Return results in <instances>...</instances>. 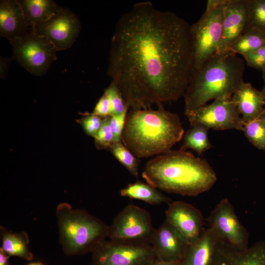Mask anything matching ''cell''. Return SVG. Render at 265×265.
I'll return each mask as SVG.
<instances>
[{
	"instance_id": "33",
	"label": "cell",
	"mask_w": 265,
	"mask_h": 265,
	"mask_svg": "<svg viewBox=\"0 0 265 265\" xmlns=\"http://www.w3.org/2000/svg\"><path fill=\"white\" fill-rule=\"evenodd\" d=\"M92 113L105 118L112 115L110 102L105 93L97 103Z\"/></svg>"
},
{
	"instance_id": "6",
	"label": "cell",
	"mask_w": 265,
	"mask_h": 265,
	"mask_svg": "<svg viewBox=\"0 0 265 265\" xmlns=\"http://www.w3.org/2000/svg\"><path fill=\"white\" fill-rule=\"evenodd\" d=\"M227 0H209L205 12L190 26L192 68L201 66L217 52Z\"/></svg>"
},
{
	"instance_id": "35",
	"label": "cell",
	"mask_w": 265,
	"mask_h": 265,
	"mask_svg": "<svg viewBox=\"0 0 265 265\" xmlns=\"http://www.w3.org/2000/svg\"><path fill=\"white\" fill-rule=\"evenodd\" d=\"M10 257L0 248V265H9L8 260Z\"/></svg>"
},
{
	"instance_id": "3",
	"label": "cell",
	"mask_w": 265,
	"mask_h": 265,
	"mask_svg": "<svg viewBox=\"0 0 265 265\" xmlns=\"http://www.w3.org/2000/svg\"><path fill=\"white\" fill-rule=\"evenodd\" d=\"M179 115L158 109H131L127 113L122 136L124 145L137 158L160 155L171 150L184 136Z\"/></svg>"
},
{
	"instance_id": "26",
	"label": "cell",
	"mask_w": 265,
	"mask_h": 265,
	"mask_svg": "<svg viewBox=\"0 0 265 265\" xmlns=\"http://www.w3.org/2000/svg\"><path fill=\"white\" fill-rule=\"evenodd\" d=\"M116 159L136 178H138L140 160L122 142L114 143L109 148Z\"/></svg>"
},
{
	"instance_id": "29",
	"label": "cell",
	"mask_w": 265,
	"mask_h": 265,
	"mask_svg": "<svg viewBox=\"0 0 265 265\" xmlns=\"http://www.w3.org/2000/svg\"><path fill=\"white\" fill-rule=\"evenodd\" d=\"M95 138L97 145L100 148H109L114 143V136L110 126V116L103 119Z\"/></svg>"
},
{
	"instance_id": "13",
	"label": "cell",
	"mask_w": 265,
	"mask_h": 265,
	"mask_svg": "<svg viewBox=\"0 0 265 265\" xmlns=\"http://www.w3.org/2000/svg\"><path fill=\"white\" fill-rule=\"evenodd\" d=\"M165 216V219L180 232L189 244L198 240L205 231L201 211L185 202L170 203Z\"/></svg>"
},
{
	"instance_id": "23",
	"label": "cell",
	"mask_w": 265,
	"mask_h": 265,
	"mask_svg": "<svg viewBox=\"0 0 265 265\" xmlns=\"http://www.w3.org/2000/svg\"><path fill=\"white\" fill-rule=\"evenodd\" d=\"M265 46V32L248 28L229 47L227 52L243 56Z\"/></svg>"
},
{
	"instance_id": "31",
	"label": "cell",
	"mask_w": 265,
	"mask_h": 265,
	"mask_svg": "<svg viewBox=\"0 0 265 265\" xmlns=\"http://www.w3.org/2000/svg\"><path fill=\"white\" fill-rule=\"evenodd\" d=\"M247 65L262 71L265 70V46L243 56Z\"/></svg>"
},
{
	"instance_id": "22",
	"label": "cell",
	"mask_w": 265,
	"mask_h": 265,
	"mask_svg": "<svg viewBox=\"0 0 265 265\" xmlns=\"http://www.w3.org/2000/svg\"><path fill=\"white\" fill-rule=\"evenodd\" d=\"M122 196L144 201L151 205H159L162 203L169 204L171 200L155 188L141 181L129 184L120 190Z\"/></svg>"
},
{
	"instance_id": "1",
	"label": "cell",
	"mask_w": 265,
	"mask_h": 265,
	"mask_svg": "<svg viewBox=\"0 0 265 265\" xmlns=\"http://www.w3.org/2000/svg\"><path fill=\"white\" fill-rule=\"evenodd\" d=\"M190 26L150 1L119 19L107 74L131 109L151 108L184 96L192 68Z\"/></svg>"
},
{
	"instance_id": "28",
	"label": "cell",
	"mask_w": 265,
	"mask_h": 265,
	"mask_svg": "<svg viewBox=\"0 0 265 265\" xmlns=\"http://www.w3.org/2000/svg\"><path fill=\"white\" fill-rule=\"evenodd\" d=\"M104 93L110 102L112 115L120 114L129 109L120 91L114 82L111 81L108 87L105 89Z\"/></svg>"
},
{
	"instance_id": "17",
	"label": "cell",
	"mask_w": 265,
	"mask_h": 265,
	"mask_svg": "<svg viewBox=\"0 0 265 265\" xmlns=\"http://www.w3.org/2000/svg\"><path fill=\"white\" fill-rule=\"evenodd\" d=\"M32 31V26L26 22L18 0H4L0 2V34L9 41Z\"/></svg>"
},
{
	"instance_id": "14",
	"label": "cell",
	"mask_w": 265,
	"mask_h": 265,
	"mask_svg": "<svg viewBox=\"0 0 265 265\" xmlns=\"http://www.w3.org/2000/svg\"><path fill=\"white\" fill-rule=\"evenodd\" d=\"M249 0H227L221 40L216 53L226 52L248 28Z\"/></svg>"
},
{
	"instance_id": "15",
	"label": "cell",
	"mask_w": 265,
	"mask_h": 265,
	"mask_svg": "<svg viewBox=\"0 0 265 265\" xmlns=\"http://www.w3.org/2000/svg\"><path fill=\"white\" fill-rule=\"evenodd\" d=\"M151 244L157 260L180 263L189 244L165 219L159 227L155 229Z\"/></svg>"
},
{
	"instance_id": "2",
	"label": "cell",
	"mask_w": 265,
	"mask_h": 265,
	"mask_svg": "<svg viewBox=\"0 0 265 265\" xmlns=\"http://www.w3.org/2000/svg\"><path fill=\"white\" fill-rule=\"evenodd\" d=\"M142 178L155 188L186 196H196L209 190L216 174L205 159L179 150H171L149 160Z\"/></svg>"
},
{
	"instance_id": "4",
	"label": "cell",
	"mask_w": 265,
	"mask_h": 265,
	"mask_svg": "<svg viewBox=\"0 0 265 265\" xmlns=\"http://www.w3.org/2000/svg\"><path fill=\"white\" fill-rule=\"evenodd\" d=\"M243 60L226 52L214 54L201 66L192 68L184 97L185 111L196 109L211 100L231 99L244 82Z\"/></svg>"
},
{
	"instance_id": "9",
	"label": "cell",
	"mask_w": 265,
	"mask_h": 265,
	"mask_svg": "<svg viewBox=\"0 0 265 265\" xmlns=\"http://www.w3.org/2000/svg\"><path fill=\"white\" fill-rule=\"evenodd\" d=\"M93 265H152L156 257L151 244L104 240L92 252Z\"/></svg>"
},
{
	"instance_id": "12",
	"label": "cell",
	"mask_w": 265,
	"mask_h": 265,
	"mask_svg": "<svg viewBox=\"0 0 265 265\" xmlns=\"http://www.w3.org/2000/svg\"><path fill=\"white\" fill-rule=\"evenodd\" d=\"M210 228L219 239L241 250L248 247L249 234L239 222L227 198L221 200L208 218Z\"/></svg>"
},
{
	"instance_id": "20",
	"label": "cell",
	"mask_w": 265,
	"mask_h": 265,
	"mask_svg": "<svg viewBox=\"0 0 265 265\" xmlns=\"http://www.w3.org/2000/svg\"><path fill=\"white\" fill-rule=\"evenodd\" d=\"M20 4L26 23L30 26L49 20L61 7L51 0H20Z\"/></svg>"
},
{
	"instance_id": "38",
	"label": "cell",
	"mask_w": 265,
	"mask_h": 265,
	"mask_svg": "<svg viewBox=\"0 0 265 265\" xmlns=\"http://www.w3.org/2000/svg\"><path fill=\"white\" fill-rule=\"evenodd\" d=\"M27 265H44L41 262H33Z\"/></svg>"
},
{
	"instance_id": "7",
	"label": "cell",
	"mask_w": 265,
	"mask_h": 265,
	"mask_svg": "<svg viewBox=\"0 0 265 265\" xmlns=\"http://www.w3.org/2000/svg\"><path fill=\"white\" fill-rule=\"evenodd\" d=\"M155 230L149 212L132 204L114 218L108 226L107 238L120 242L151 244Z\"/></svg>"
},
{
	"instance_id": "19",
	"label": "cell",
	"mask_w": 265,
	"mask_h": 265,
	"mask_svg": "<svg viewBox=\"0 0 265 265\" xmlns=\"http://www.w3.org/2000/svg\"><path fill=\"white\" fill-rule=\"evenodd\" d=\"M220 239L211 228L205 230L202 236L188 245L181 265H210Z\"/></svg>"
},
{
	"instance_id": "25",
	"label": "cell",
	"mask_w": 265,
	"mask_h": 265,
	"mask_svg": "<svg viewBox=\"0 0 265 265\" xmlns=\"http://www.w3.org/2000/svg\"><path fill=\"white\" fill-rule=\"evenodd\" d=\"M242 131L254 146L265 151V111L253 121L244 123Z\"/></svg>"
},
{
	"instance_id": "5",
	"label": "cell",
	"mask_w": 265,
	"mask_h": 265,
	"mask_svg": "<svg viewBox=\"0 0 265 265\" xmlns=\"http://www.w3.org/2000/svg\"><path fill=\"white\" fill-rule=\"evenodd\" d=\"M59 242L67 256L92 252L107 238L108 226L84 210L61 203L56 209Z\"/></svg>"
},
{
	"instance_id": "36",
	"label": "cell",
	"mask_w": 265,
	"mask_h": 265,
	"mask_svg": "<svg viewBox=\"0 0 265 265\" xmlns=\"http://www.w3.org/2000/svg\"><path fill=\"white\" fill-rule=\"evenodd\" d=\"M152 265H181L180 263L162 261L156 259Z\"/></svg>"
},
{
	"instance_id": "10",
	"label": "cell",
	"mask_w": 265,
	"mask_h": 265,
	"mask_svg": "<svg viewBox=\"0 0 265 265\" xmlns=\"http://www.w3.org/2000/svg\"><path fill=\"white\" fill-rule=\"evenodd\" d=\"M191 126L201 125L215 130L242 131L244 122L231 99H217L210 105L185 111Z\"/></svg>"
},
{
	"instance_id": "24",
	"label": "cell",
	"mask_w": 265,
	"mask_h": 265,
	"mask_svg": "<svg viewBox=\"0 0 265 265\" xmlns=\"http://www.w3.org/2000/svg\"><path fill=\"white\" fill-rule=\"evenodd\" d=\"M209 129L201 125H195L188 130L183 138L180 150L186 151L191 149L198 154L210 149L212 145L208 137Z\"/></svg>"
},
{
	"instance_id": "37",
	"label": "cell",
	"mask_w": 265,
	"mask_h": 265,
	"mask_svg": "<svg viewBox=\"0 0 265 265\" xmlns=\"http://www.w3.org/2000/svg\"><path fill=\"white\" fill-rule=\"evenodd\" d=\"M263 72V77L264 80V86L262 90L261 91V92L265 100V70L262 71Z\"/></svg>"
},
{
	"instance_id": "18",
	"label": "cell",
	"mask_w": 265,
	"mask_h": 265,
	"mask_svg": "<svg viewBox=\"0 0 265 265\" xmlns=\"http://www.w3.org/2000/svg\"><path fill=\"white\" fill-rule=\"evenodd\" d=\"M232 100L244 123L253 121L265 111V100L261 91L250 83L244 82L234 92Z\"/></svg>"
},
{
	"instance_id": "11",
	"label": "cell",
	"mask_w": 265,
	"mask_h": 265,
	"mask_svg": "<svg viewBox=\"0 0 265 265\" xmlns=\"http://www.w3.org/2000/svg\"><path fill=\"white\" fill-rule=\"evenodd\" d=\"M32 26V32L47 38L57 51L70 48L81 28L77 15L70 10L62 7L49 20Z\"/></svg>"
},
{
	"instance_id": "30",
	"label": "cell",
	"mask_w": 265,
	"mask_h": 265,
	"mask_svg": "<svg viewBox=\"0 0 265 265\" xmlns=\"http://www.w3.org/2000/svg\"><path fill=\"white\" fill-rule=\"evenodd\" d=\"M128 109L123 112L110 116V126L114 136V143L122 141Z\"/></svg>"
},
{
	"instance_id": "21",
	"label": "cell",
	"mask_w": 265,
	"mask_h": 265,
	"mask_svg": "<svg viewBox=\"0 0 265 265\" xmlns=\"http://www.w3.org/2000/svg\"><path fill=\"white\" fill-rule=\"evenodd\" d=\"M0 237V248L10 257L17 256L27 261L32 260L33 256L28 247L29 239L26 232L13 233L1 226Z\"/></svg>"
},
{
	"instance_id": "32",
	"label": "cell",
	"mask_w": 265,
	"mask_h": 265,
	"mask_svg": "<svg viewBox=\"0 0 265 265\" xmlns=\"http://www.w3.org/2000/svg\"><path fill=\"white\" fill-rule=\"evenodd\" d=\"M103 120L101 117L93 113L85 116L82 120V125L86 133L95 137L98 132Z\"/></svg>"
},
{
	"instance_id": "8",
	"label": "cell",
	"mask_w": 265,
	"mask_h": 265,
	"mask_svg": "<svg viewBox=\"0 0 265 265\" xmlns=\"http://www.w3.org/2000/svg\"><path fill=\"white\" fill-rule=\"evenodd\" d=\"M13 47L12 58L35 76L45 75L56 59L57 49L46 37L32 31L10 41Z\"/></svg>"
},
{
	"instance_id": "27",
	"label": "cell",
	"mask_w": 265,
	"mask_h": 265,
	"mask_svg": "<svg viewBox=\"0 0 265 265\" xmlns=\"http://www.w3.org/2000/svg\"><path fill=\"white\" fill-rule=\"evenodd\" d=\"M249 27L265 32V0H249Z\"/></svg>"
},
{
	"instance_id": "34",
	"label": "cell",
	"mask_w": 265,
	"mask_h": 265,
	"mask_svg": "<svg viewBox=\"0 0 265 265\" xmlns=\"http://www.w3.org/2000/svg\"><path fill=\"white\" fill-rule=\"evenodd\" d=\"M12 58L7 59L0 57V76L1 78H4L6 76L8 67Z\"/></svg>"
},
{
	"instance_id": "16",
	"label": "cell",
	"mask_w": 265,
	"mask_h": 265,
	"mask_svg": "<svg viewBox=\"0 0 265 265\" xmlns=\"http://www.w3.org/2000/svg\"><path fill=\"white\" fill-rule=\"evenodd\" d=\"M210 265H265V240L241 250L220 239Z\"/></svg>"
}]
</instances>
